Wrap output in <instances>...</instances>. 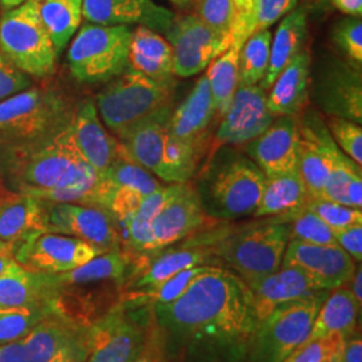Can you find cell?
<instances>
[{
	"label": "cell",
	"mask_w": 362,
	"mask_h": 362,
	"mask_svg": "<svg viewBox=\"0 0 362 362\" xmlns=\"http://www.w3.org/2000/svg\"><path fill=\"white\" fill-rule=\"evenodd\" d=\"M170 362H247L258 326L252 291L235 272L208 266L180 297L152 306Z\"/></svg>",
	"instance_id": "cell-1"
},
{
	"label": "cell",
	"mask_w": 362,
	"mask_h": 362,
	"mask_svg": "<svg viewBox=\"0 0 362 362\" xmlns=\"http://www.w3.org/2000/svg\"><path fill=\"white\" fill-rule=\"evenodd\" d=\"M0 176L26 194L95 187L101 179L79 153L70 124L37 141L0 146Z\"/></svg>",
	"instance_id": "cell-2"
},
{
	"label": "cell",
	"mask_w": 362,
	"mask_h": 362,
	"mask_svg": "<svg viewBox=\"0 0 362 362\" xmlns=\"http://www.w3.org/2000/svg\"><path fill=\"white\" fill-rule=\"evenodd\" d=\"M188 245L209 248L218 266L252 285L281 269L290 240L287 221L259 218L243 224H221L185 239Z\"/></svg>",
	"instance_id": "cell-3"
},
{
	"label": "cell",
	"mask_w": 362,
	"mask_h": 362,
	"mask_svg": "<svg viewBox=\"0 0 362 362\" xmlns=\"http://www.w3.org/2000/svg\"><path fill=\"white\" fill-rule=\"evenodd\" d=\"M264 182L266 175L245 152L220 145L194 185L209 219L231 221L254 215Z\"/></svg>",
	"instance_id": "cell-4"
},
{
	"label": "cell",
	"mask_w": 362,
	"mask_h": 362,
	"mask_svg": "<svg viewBox=\"0 0 362 362\" xmlns=\"http://www.w3.org/2000/svg\"><path fill=\"white\" fill-rule=\"evenodd\" d=\"M173 106L158 110L116 137L121 152L167 184H184L196 175L197 149L169 136Z\"/></svg>",
	"instance_id": "cell-5"
},
{
	"label": "cell",
	"mask_w": 362,
	"mask_h": 362,
	"mask_svg": "<svg viewBox=\"0 0 362 362\" xmlns=\"http://www.w3.org/2000/svg\"><path fill=\"white\" fill-rule=\"evenodd\" d=\"M175 77L151 78L127 69L110 79L95 97V107L105 127L118 137L145 118L172 105Z\"/></svg>",
	"instance_id": "cell-6"
},
{
	"label": "cell",
	"mask_w": 362,
	"mask_h": 362,
	"mask_svg": "<svg viewBox=\"0 0 362 362\" xmlns=\"http://www.w3.org/2000/svg\"><path fill=\"white\" fill-rule=\"evenodd\" d=\"M76 106L52 86H30L0 101V146L49 137L71 122Z\"/></svg>",
	"instance_id": "cell-7"
},
{
	"label": "cell",
	"mask_w": 362,
	"mask_h": 362,
	"mask_svg": "<svg viewBox=\"0 0 362 362\" xmlns=\"http://www.w3.org/2000/svg\"><path fill=\"white\" fill-rule=\"evenodd\" d=\"M89 325L52 311L25 336L0 346V362H85Z\"/></svg>",
	"instance_id": "cell-8"
},
{
	"label": "cell",
	"mask_w": 362,
	"mask_h": 362,
	"mask_svg": "<svg viewBox=\"0 0 362 362\" xmlns=\"http://www.w3.org/2000/svg\"><path fill=\"white\" fill-rule=\"evenodd\" d=\"M129 26L83 23L67 50L71 76L81 83L109 82L128 69Z\"/></svg>",
	"instance_id": "cell-9"
},
{
	"label": "cell",
	"mask_w": 362,
	"mask_h": 362,
	"mask_svg": "<svg viewBox=\"0 0 362 362\" xmlns=\"http://www.w3.org/2000/svg\"><path fill=\"white\" fill-rule=\"evenodd\" d=\"M0 52L31 78L54 74L58 54L40 21L37 0H27L0 16Z\"/></svg>",
	"instance_id": "cell-10"
},
{
	"label": "cell",
	"mask_w": 362,
	"mask_h": 362,
	"mask_svg": "<svg viewBox=\"0 0 362 362\" xmlns=\"http://www.w3.org/2000/svg\"><path fill=\"white\" fill-rule=\"evenodd\" d=\"M330 291L282 303L260 320L247 362L285 361L309 336L314 320Z\"/></svg>",
	"instance_id": "cell-11"
},
{
	"label": "cell",
	"mask_w": 362,
	"mask_h": 362,
	"mask_svg": "<svg viewBox=\"0 0 362 362\" xmlns=\"http://www.w3.org/2000/svg\"><path fill=\"white\" fill-rule=\"evenodd\" d=\"M362 69L345 58L325 57L311 69L309 100L326 116L362 124Z\"/></svg>",
	"instance_id": "cell-12"
},
{
	"label": "cell",
	"mask_w": 362,
	"mask_h": 362,
	"mask_svg": "<svg viewBox=\"0 0 362 362\" xmlns=\"http://www.w3.org/2000/svg\"><path fill=\"white\" fill-rule=\"evenodd\" d=\"M172 47L173 76L194 77L233 45V38L207 25L197 13L175 18L164 34Z\"/></svg>",
	"instance_id": "cell-13"
},
{
	"label": "cell",
	"mask_w": 362,
	"mask_h": 362,
	"mask_svg": "<svg viewBox=\"0 0 362 362\" xmlns=\"http://www.w3.org/2000/svg\"><path fill=\"white\" fill-rule=\"evenodd\" d=\"M90 351L85 362H134L144 356L145 329L132 309L117 303L89 325Z\"/></svg>",
	"instance_id": "cell-14"
},
{
	"label": "cell",
	"mask_w": 362,
	"mask_h": 362,
	"mask_svg": "<svg viewBox=\"0 0 362 362\" xmlns=\"http://www.w3.org/2000/svg\"><path fill=\"white\" fill-rule=\"evenodd\" d=\"M45 208L47 233L78 238L105 252L125 250L118 223L107 209L52 202H45Z\"/></svg>",
	"instance_id": "cell-15"
},
{
	"label": "cell",
	"mask_w": 362,
	"mask_h": 362,
	"mask_svg": "<svg viewBox=\"0 0 362 362\" xmlns=\"http://www.w3.org/2000/svg\"><path fill=\"white\" fill-rule=\"evenodd\" d=\"M104 252L78 238L42 231L16 247L13 257L30 272L61 274L74 270Z\"/></svg>",
	"instance_id": "cell-16"
},
{
	"label": "cell",
	"mask_w": 362,
	"mask_h": 362,
	"mask_svg": "<svg viewBox=\"0 0 362 362\" xmlns=\"http://www.w3.org/2000/svg\"><path fill=\"white\" fill-rule=\"evenodd\" d=\"M276 117L267 107V91L259 85H240L216 132L220 145H245L258 137Z\"/></svg>",
	"instance_id": "cell-17"
},
{
	"label": "cell",
	"mask_w": 362,
	"mask_h": 362,
	"mask_svg": "<svg viewBox=\"0 0 362 362\" xmlns=\"http://www.w3.org/2000/svg\"><path fill=\"white\" fill-rule=\"evenodd\" d=\"M298 128L297 169L299 176L311 199H322L330 170L332 152L336 143L317 112L310 110L308 115L299 118Z\"/></svg>",
	"instance_id": "cell-18"
},
{
	"label": "cell",
	"mask_w": 362,
	"mask_h": 362,
	"mask_svg": "<svg viewBox=\"0 0 362 362\" xmlns=\"http://www.w3.org/2000/svg\"><path fill=\"white\" fill-rule=\"evenodd\" d=\"M298 144L297 118L281 116L258 137L242 146L266 176H275L297 169Z\"/></svg>",
	"instance_id": "cell-19"
},
{
	"label": "cell",
	"mask_w": 362,
	"mask_h": 362,
	"mask_svg": "<svg viewBox=\"0 0 362 362\" xmlns=\"http://www.w3.org/2000/svg\"><path fill=\"white\" fill-rule=\"evenodd\" d=\"M281 267L300 269L333 290L349 284L357 263L341 247L288 240Z\"/></svg>",
	"instance_id": "cell-20"
},
{
	"label": "cell",
	"mask_w": 362,
	"mask_h": 362,
	"mask_svg": "<svg viewBox=\"0 0 362 362\" xmlns=\"http://www.w3.org/2000/svg\"><path fill=\"white\" fill-rule=\"evenodd\" d=\"M85 22L103 26H145L164 35L176 13L153 0H83Z\"/></svg>",
	"instance_id": "cell-21"
},
{
	"label": "cell",
	"mask_w": 362,
	"mask_h": 362,
	"mask_svg": "<svg viewBox=\"0 0 362 362\" xmlns=\"http://www.w3.org/2000/svg\"><path fill=\"white\" fill-rule=\"evenodd\" d=\"M208 219L194 184L184 182L177 196L151 223L153 254L206 228Z\"/></svg>",
	"instance_id": "cell-22"
},
{
	"label": "cell",
	"mask_w": 362,
	"mask_h": 362,
	"mask_svg": "<svg viewBox=\"0 0 362 362\" xmlns=\"http://www.w3.org/2000/svg\"><path fill=\"white\" fill-rule=\"evenodd\" d=\"M71 132L81 156L100 176L121 155L116 136L110 134L98 116L94 101L83 100L76 106Z\"/></svg>",
	"instance_id": "cell-23"
},
{
	"label": "cell",
	"mask_w": 362,
	"mask_h": 362,
	"mask_svg": "<svg viewBox=\"0 0 362 362\" xmlns=\"http://www.w3.org/2000/svg\"><path fill=\"white\" fill-rule=\"evenodd\" d=\"M199 266H218L216 259L207 247L188 243L179 247H167L149 255L148 262L137 267V274L130 278L128 291L152 288L179 272Z\"/></svg>",
	"instance_id": "cell-24"
},
{
	"label": "cell",
	"mask_w": 362,
	"mask_h": 362,
	"mask_svg": "<svg viewBox=\"0 0 362 362\" xmlns=\"http://www.w3.org/2000/svg\"><path fill=\"white\" fill-rule=\"evenodd\" d=\"M248 287L252 291L258 322L282 303L329 290L310 274L297 267H281Z\"/></svg>",
	"instance_id": "cell-25"
},
{
	"label": "cell",
	"mask_w": 362,
	"mask_h": 362,
	"mask_svg": "<svg viewBox=\"0 0 362 362\" xmlns=\"http://www.w3.org/2000/svg\"><path fill=\"white\" fill-rule=\"evenodd\" d=\"M216 109L208 85L207 76H202L176 109H172L167 122L169 136L188 144L199 151V144L211 125Z\"/></svg>",
	"instance_id": "cell-26"
},
{
	"label": "cell",
	"mask_w": 362,
	"mask_h": 362,
	"mask_svg": "<svg viewBox=\"0 0 362 362\" xmlns=\"http://www.w3.org/2000/svg\"><path fill=\"white\" fill-rule=\"evenodd\" d=\"M311 55L302 50L285 66L267 91V107L275 117H297L309 104Z\"/></svg>",
	"instance_id": "cell-27"
},
{
	"label": "cell",
	"mask_w": 362,
	"mask_h": 362,
	"mask_svg": "<svg viewBox=\"0 0 362 362\" xmlns=\"http://www.w3.org/2000/svg\"><path fill=\"white\" fill-rule=\"evenodd\" d=\"M46 231L45 202L16 194L0 202V240L13 250L34 233Z\"/></svg>",
	"instance_id": "cell-28"
},
{
	"label": "cell",
	"mask_w": 362,
	"mask_h": 362,
	"mask_svg": "<svg viewBox=\"0 0 362 362\" xmlns=\"http://www.w3.org/2000/svg\"><path fill=\"white\" fill-rule=\"evenodd\" d=\"M58 294L46 272H30L21 264L0 276V308L52 306Z\"/></svg>",
	"instance_id": "cell-29"
},
{
	"label": "cell",
	"mask_w": 362,
	"mask_h": 362,
	"mask_svg": "<svg viewBox=\"0 0 362 362\" xmlns=\"http://www.w3.org/2000/svg\"><path fill=\"white\" fill-rule=\"evenodd\" d=\"M132 254L127 250H113L86 262L74 270L61 274H47V278L58 291L79 286L101 282H122L130 276Z\"/></svg>",
	"instance_id": "cell-30"
},
{
	"label": "cell",
	"mask_w": 362,
	"mask_h": 362,
	"mask_svg": "<svg viewBox=\"0 0 362 362\" xmlns=\"http://www.w3.org/2000/svg\"><path fill=\"white\" fill-rule=\"evenodd\" d=\"M308 38V10L296 7L285 15L272 35L270 46V61L263 79L258 85L263 90L269 91L275 78L285 69V66L303 50Z\"/></svg>",
	"instance_id": "cell-31"
},
{
	"label": "cell",
	"mask_w": 362,
	"mask_h": 362,
	"mask_svg": "<svg viewBox=\"0 0 362 362\" xmlns=\"http://www.w3.org/2000/svg\"><path fill=\"white\" fill-rule=\"evenodd\" d=\"M128 67L151 78L175 77L168 40L155 30L136 26L130 34Z\"/></svg>",
	"instance_id": "cell-32"
},
{
	"label": "cell",
	"mask_w": 362,
	"mask_h": 362,
	"mask_svg": "<svg viewBox=\"0 0 362 362\" xmlns=\"http://www.w3.org/2000/svg\"><path fill=\"white\" fill-rule=\"evenodd\" d=\"M360 310L361 306L349 288L344 286L333 288L318 311L305 342L330 334H341L344 339L349 338L356 333Z\"/></svg>",
	"instance_id": "cell-33"
},
{
	"label": "cell",
	"mask_w": 362,
	"mask_h": 362,
	"mask_svg": "<svg viewBox=\"0 0 362 362\" xmlns=\"http://www.w3.org/2000/svg\"><path fill=\"white\" fill-rule=\"evenodd\" d=\"M306 187L298 169L291 172L266 176L263 192L254 218H279L305 207L309 200Z\"/></svg>",
	"instance_id": "cell-34"
},
{
	"label": "cell",
	"mask_w": 362,
	"mask_h": 362,
	"mask_svg": "<svg viewBox=\"0 0 362 362\" xmlns=\"http://www.w3.org/2000/svg\"><path fill=\"white\" fill-rule=\"evenodd\" d=\"M39 16L55 52H64L82 25L83 0H37Z\"/></svg>",
	"instance_id": "cell-35"
},
{
	"label": "cell",
	"mask_w": 362,
	"mask_h": 362,
	"mask_svg": "<svg viewBox=\"0 0 362 362\" xmlns=\"http://www.w3.org/2000/svg\"><path fill=\"white\" fill-rule=\"evenodd\" d=\"M240 46L231 45L208 65L207 76L212 101L216 115L224 116L231 105L233 95L239 88V52Z\"/></svg>",
	"instance_id": "cell-36"
},
{
	"label": "cell",
	"mask_w": 362,
	"mask_h": 362,
	"mask_svg": "<svg viewBox=\"0 0 362 362\" xmlns=\"http://www.w3.org/2000/svg\"><path fill=\"white\" fill-rule=\"evenodd\" d=\"M251 6L252 0H203L196 6V13L212 28L231 37L238 46Z\"/></svg>",
	"instance_id": "cell-37"
},
{
	"label": "cell",
	"mask_w": 362,
	"mask_h": 362,
	"mask_svg": "<svg viewBox=\"0 0 362 362\" xmlns=\"http://www.w3.org/2000/svg\"><path fill=\"white\" fill-rule=\"evenodd\" d=\"M208 266H199L188 270L179 272L177 275L172 276L168 281L163 282L161 285L156 286L152 288L137 290V291H127V294L121 298L125 306L130 309H143V308H152L157 303H168L180 297L181 294L189 287L194 278L204 272Z\"/></svg>",
	"instance_id": "cell-38"
},
{
	"label": "cell",
	"mask_w": 362,
	"mask_h": 362,
	"mask_svg": "<svg viewBox=\"0 0 362 362\" xmlns=\"http://www.w3.org/2000/svg\"><path fill=\"white\" fill-rule=\"evenodd\" d=\"M272 33L270 28L259 30L243 43L239 52V83L258 85L263 79L270 61Z\"/></svg>",
	"instance_id": "cell-39"
},
{
	"label": "cell",
	"mask_w": 362,
	"mask_h": 362,
	"mask_svg": "<svg viewBox=\"0 0 362 362\" xmlns=\"http://www.w3.org/2000/svg\"><path fill=\"white\" fill-rule=\"evenodd\" d=\"M101 176L115 191L118 188H128L143 196L155 192L163 185L153 173L133 163L122 152Z\"/></svg>",
	"instance_id": "cell-40"
},
{
	"label": "cell",
	"mask_w": 362,
	"mask_h": 362,
	"mask_svg": "<svg viewBox=\"0 0 362 362\" xmlns=\"http://www.w3.org/2000/svg\"><path fill=\"white\" fill-rule=\"evenodd\" d=\"M276 219L288 223L290 240L320 246H338L334 231L306 207Z\"/></svg>",
	"instance_id": "cell-41"
},
{
	"label": "cell",
	"mask_w": 362,
	"mask_h": 362,
	"mask_svg": "<svg viewBox=\"0 0 362 362\" xmlns=\"http://www.w3.org/2000/svg\"><path fill=\"white\" fill-rule=\"evenodd\" d=\"M52 311V306L0 308V346L25 336Z\"/></svg>",
	"instance_id": "cell-42"
},
{
	"label": "cell",
	"mask_w": 362,
	"mask_h": 362,
	"mask_svg": "<svg viewBox=\"0 0 362 362\" xmlns=\"http://www.w3.org/2000/svg\"><path fill=\"white\" fill-rule=\"evenodd\" d=\"M298 6V0H252V6L242 30L238 46L243 43L254 33L274 26L285 15Z\"/></svg>",
	"instance_id": "cell-43"
},
{
	"label": "cell",
	"mask_w": 362,
	"mask_h": 362,
	"mask_svg": "<svg viewBox=\"0 0 362 362\" xmlns=\"http://www.w3.org/2000/svg\"><path fill=\"white\" fill-rule=\"evenodd\" d=\"M332 40L346 61L362 69L361 16L346 15L337 22L332 31Z\"/></svg>",
	"instance_id": "cell-44"
},
{
	"label": "cell",
	"mask_w": 362,
	"mask_h": 362,
	"mask_svg": "<svg viewBox=\"0 0 362 362\" xmlns=\"http://www.w3.org/2000/svg\"><path fill=\"white\" fill-rule=\"evenodd\" d=\"M305 207L314 212L326 223L333 231H339L351 226L362 224V211L358 208L348 207L326 199H311Z\"/></svg>",
	"instance_id": "cell-45"
},
{
	"label": "cell",
	"mask_w": 362,
	"mask_h": 362,
	"mask_svg": "<svg viewBox=\"0 0 362 362\" xmlns=\"http://www.w3.org/2000/svg\"><path fill=\"white\" fill-rule=\"evenodd\" d=\"M326 128L338 148L362 165V128L360 124L341 117L327 116Z\"/></svg>",
	"instance_id": "cell-46"
},
{
	"label": "cell",
	"mask_w": 362,
	"mask_h": 362,
	"mask_svg": "<svg viewBox=\"0 0 362 362\" xmlns=\"http://www.w3.org/2000/svg\"><path fill=\"white\" fill-rule=\"evenodd\" d=\"M344 341L341 334H330L303 342L284 362H337Z\"/></svg>",
	"instance_id": "cell-47"
},
{
	"label": "cell",
	"mask_w": 362,
	"mask_h": 362,
	"mask_svg": "<svg viewBox=\"0 0 362 362\" xmlns=\"http://www.w3.org/2000/svg\"><path fill=\"white\" fill-rule=\"evenodd\" d=\"M181 187L182 184L161 185L155 192L144 196L140 206L134 211V214L145 221L152 223V220L155 219L156 216L177 196L181 191Z\"/></svg>",
	"instance_id": "cell-48"
},
{
	"label": "cell",
	"mask_w": 362,
	"mask_h": 362,
	"mask_svg": "<svg viewBox=\"0 0 362 362\" xmlns=\"http://www.w3.org/2000/svg\"><path fill=\"white\" fill-rule=\"evenodd\" d=\"M33 86V78L16 69L0 52V101Z\"/></svg>",
	"instance_id": "cell-49"
},
{
	"label": "cell",
	"mask_w": 362,
	"mask_h": 362,
	"mask_svg": "<svg viewBox=\"0 0 362 362\" xmlns=\"http://www.w3.org/2000/svg\"><path fill=\"white\" fill-rule=\"evenodd\" d=\"M336 242L356 263L362 260V224L334 231Z\"/></svg>",
	"instance_id": "cell-50"
},
{
	"label": "cell",
	"mask_w": 362,
	"mask_h": 362,
	"mask_svg": "<svg viewBox=\"0 0 362 362\" xmlns=\"http://www.w3.org/2000/svg\"><path fill=\"white\" fill-rule=\"evenodd\" d=\"M337 362H362V339L360 334L354 333L344 341Z\"/></svg>",
	"instance_id": "cell-51"
},
{
	"label": "cell",
	"mask_w": 362,
	"mask_h": 362,
	"mask_svg": "<svg viewBox=\"0 0 362 362\" xmlns=\"http://www.w3.org/2000/svg\"><path fill=\"white\" fill-rule=\"evenodd\" d=\"M330 4L349 16H362V0H329Z\"/></svg>",
	"instance_id": "cell-52"
},
{
	"label": "cell",
	"mask_w": 362,
	"mask_h": 362,
	"mask_svg": "<svg viewBox=\"0 0 362 362\" xmlns=\"http://www.w3.org/2000/svg\"><path fill=\"white\" fill-rule=\"evenodd\" d=\"M18 264L19 263L15 260V257H13V248L0 240V276L3 274L13 270V267H16Z\"/></svg>",
	"instance_id": "cell-53"
},
{
	"label": "cell",
	"mask_w": 362,
	"mask_h": 362,
	"mask_svg": "<svg viewBox=\"0 0 362 362\" xmlns=\"http://www.w3.org/2000/svg\"><path fill=\"white\" fill-rule=\"evenodd\" d=\"M349 284H351V287H350L349 290L351 291V294L354 296V298L357 299V302H358V305L361 306L362 303V272H361V266L358 264V267H357V270L354 272V275H353V278H351V281H350Z\"/></svg>",
	"instance_id": "cell-54"
},
{
	"label": "cell",
	"mask_w": 362,
	"mask_h": 362,
	"mask_svg": "<svg viewBox=\"0 0 362 362\" xmlns=\"http://www.w3.org/2000/svg\"><path fill=\"white\" fill-rule=\"evenodd\" d=\"M25 1H27V0H0V4L4 10H10V8H13V7H16V6H19Z\"/></svg>",
	"instance_id": "cell-55"
},
{
	"label": "cell",
	"mask_w": 362,
	"mask_h": 362,
	"mask_svg": "<svg viewBox=\"0 0 362 362\" xmlns=\"http://www.w3.org/2000/svg\"><path fill=\"white\" fill-rule=\"evenodd\" d=\"M172 4L180 7V8H189L191 6H194L192 0H168Z\"/></svg>",
	"instance_id": "cell-56"
},
{
	"label": "cell",
	"mask_w": 362,
	"mask_h": 362,
	"mask_svg": "<svg viewBox=\"0 0 362 362\" xmlns=\"http://www.w3.org/2000/svg\"><path fill=\"white\" fill-rule=\"evenodd\" d=\"M134 362H151V360H149V357H146V356H141L137 361Z\"/></svg>",
	"instance_id": "cell-57"
},
{
	"label": "cell",
	"mask_w": 362,
	"mask_h": 362,
	"mask_svg": "<svg viewBox=\"0 0 362 362\" xmlns=\"http://www.w3.org/2000/svg\"><path fill=\"white\" fill-rule=\"evenodd\" d=\"M192 1H194V6H197V4H199V3H202L203 0H192Z\"/></svg>",
	"instance_id": "cell-58"
}]
</instances>
